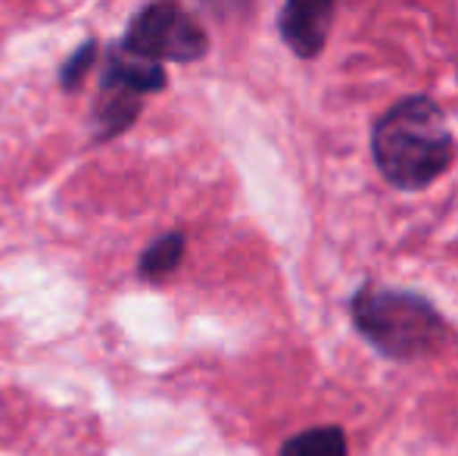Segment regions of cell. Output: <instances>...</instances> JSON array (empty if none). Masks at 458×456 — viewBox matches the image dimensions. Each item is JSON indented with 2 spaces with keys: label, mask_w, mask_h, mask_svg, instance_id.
I'll use <instances>...</instances> for the list:
<instances>
[{
  "label": "cell",
  "mask_w": 458,
  "mask_h": 456,
  "mask_svg": "<svg viewBox=\"0 0 458 456\" xmlns=\"http://www.w3.org/2000/svg\"><path fill=\"white\" fill-rule=\"evenodd\" d=\"M371 151L380 176L399 191H421L455 159V138L446 113L424 94L403 98L377 119Z\"/></svg>",
  "instance_id": "cell-1"
},
{
  "label": "cell",
  "mask_w": 458,
  "mask_h": 456,
  "mask_svg": "<svg viewBox=\"0 0 458 456\" xmlns=\"http://www.w3.org/2000/svg\"><path fill=\"white\" fill-rule=\"evenodd\" d=\"M352 323L365 341L393 359L424 357L446 335L443 316L430 300L393 288H362L352 297Z\"/></svg>",
  "instance_id": "cell-2"
},
{
  "label": "cell",
  "mask_w": 458,
  "mask_h": 456,
  "mask_svg": "<svg viewBox=\"0 0 458 456\" xmlns=\"http://www.w3.org/2000/svg\"><path fill=\"white\" fill-rule=\"evenodd\" d=\"M119 44L128 54L140 56V60L193 63L206 56L209 35L187 10L163 0V4L140 6L131 22H128V31Z\"/></svg>",
  "instance_id": "cell-3"
},
{
  "label": "cell",
  "mask_w": 458,
  "mask_h": 456,
  "mask_svg": "<svg viewBox=\"0 0 458 456\" xmlns=\"http://www.w3.org/2000/svg\"><path fill=\"white\" fill-rule=\"evenodd\" d=\"M331 19L334 4H327V0H290L277 16V31L296 56L312 60L325 47Z\"/></svg>",
  "instance_id": "cell-4"
},
{
  "label": "cell",
  "mask_w": 458,
  "mask_h": 456,
  "mask_svg": "<svg viewBox=\"0 0 458 456\" xmlns=\"http://www.w3.org/2000/svg\"><path fill=\"white\" fill-rule=\"evenodd\" d=\"M165 69L163 63L140 60V56L128 54L122 44H113L106 56V69H103L100 91H125L134 98H147L165 88Z\"/></svg>",
  "instance_id": "cell-5"
},
{
  "label": "cell",
  "mask_w": 458,
  "mask_h": 456,
  "mask_svg": "<svg viewBox=\"0 0 458 456\" xmlns=\"http://www.w3.org/2000/svg\"><path fill=\"white\" fill-rule=\"evenodd\" d=\"M140 104H144V100L134 98V94L100 91V104H97V110H94V122H97L94 141H97V144L125 134L128 128L134 125V119L140 116Z\"/></svg>",
  "instance_id": "cell-6"
},
{
  "label": "cell",
  "mask_w": 458,
  "mask_h": 456,
  "mask_svg": "<svg viewBox=\"0 0 458 456\" xmlns=\"http://www.w3.org/2000/svg\"><path fill=\"white\" fill-rule=\"evenodd\" d=\"M184 247H187V237L182 231H169V235L157 237L150 247L140 254L138 260V275L147 281H163L182 266L184 260Z\"/></svg>",
  "instance_id": "cell-7"
},
{
  "label": "cell",
  "mask_w": 458,
  "mask_h": 456,
  "mask_svg": "<svg viewBox=\"0 0 458 456\" xmlns=\"http://www.w3.org/2000/svg\"><path fill=\"white\" fill-rule=\"evenodd\" d=\"M281 456H346V434L337 426L300 432L281 447Z\"/></svg>",
  "instance_id": "cell-8"
},
{
  "label": "cell",
  "mask_w": 458,
  "mask_h": 456,
  "mask_svg": "<svg viewBox=\"0 0 458 456\" xmlns=\"http://www.w3.org/2000/svg\"><path fill=\"white\" fill-rule=\"evenodd\" d=\"M94 60H97V41H85L60 69V88L63 91H75L81 88V82L88 79V73L94 69Z\"/></svg>",
  "instance_id": "cell-9"
}]
</instances>
